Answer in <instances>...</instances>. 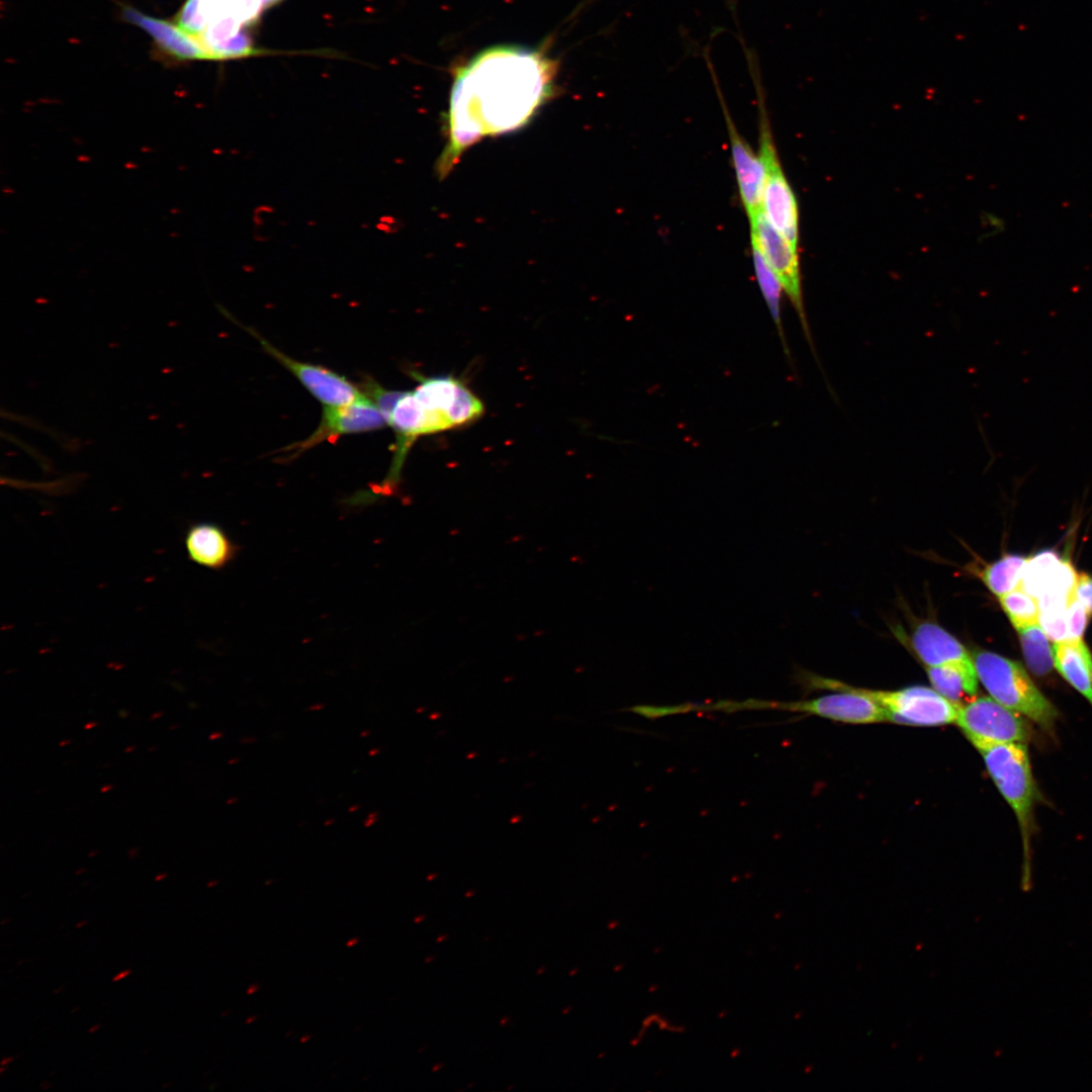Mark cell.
<instances>
[{"label": "cell", "instance_id": "10", "mask_svg": "<svg viewBox=\"0 0 1092 1092\" xmlns=\"http://www.w3.org/2000/svg\"><path fill=\"white\" fill-rule=\"evenodd\" d=\"M709 52V48H705L703 56L713 78L724 112L739 196L747 217L750 219L762 210L764 169L759 155L754 154L747 142L741 136L729 114Z\"/></svg>", "mask_w": 1092, "mask_h": 1092}, {"label": "cell", "instance_id": "16", "mask_svg": "<svg viewBox=\"0 0 1092 1092\" xmlns=\"http://www.w3.org/2000/svg\"><path fill=\"white\" fill-rule=\"evenodd\" d=\"M929 681L938 694L961 707L978 691L977 672L956 666H925Z\"/></svg>", "mask_w": 1092, "mask_h": 1092}, {"label": "cell", "instance_id": "34", "mask_svg": "<svg viewBox=\"0 0 1092 1092\" xmlns=\"http://www.w3.org/2000/svg\"><path fill=\"white\" fill-rule=\"evenodd\" d=\"M99 1027H100V1025H99V1024H97V1025H94V1026H92V1028H90V1029H89L88 1031H89L90 1033H92V1032H94L95 1030H97V1029H98Z\"/></svg>", "mask_w": 1092, "mask_h": 1092}, {"label": "cell", "instance_id": "35", "mask_svg": "<svg viewBox=\"0 0 1092 1092\" xmlns=\"http://www.w3.org/2000/svg\"><path fill=\"white\" fill-rule=\"evenodd\" d=\"M162 714H163V713H161V712H158L157 714H153V715L151 716V719H156V718H158V717L162 716Z\"/></svg>", "mask_w": 1092, "mask_h": 1092}, {"label": "cell", "instance_id": "11", "mask_svg": "<svg viewBox=\"0 0 1092 1092\" xmlns=\"http://www.w3.org/2000/svg\"><path fill=\"white\" fill-rule=\"evenodd\" d=\"M244 328L259 341L269 355L290 371L309 393L325 406L349 404L364 395L354 383L342 375L321 365L290 358L253 329Z\"/></svg>", "mask_w": 1092, "mask_h": 1092}, {"label": "cell", "instance_id": "24", "mask_svg": "<svg viewBox=\"0 0 1092 1092\" xmlns=\"http://www.w3.org/2000/svg\"><path fill=\"white\" fill-rule=\"evenodd\" d=\"M1089 614L1075 599L1067 607L1068 640L1082 639L1088 623Z\"/></svg>", "mask_w": 1092, "mask_h": 1092}, {"label": "cell", "instance_id": "1", "mask_svg": "<svg viewBox=\"0 0 1092 1092\" xmlns=\"http://www.w3.org/2000/svg\"><path fill=\"white\" fill-rule=\"evenodd\" d=\"M551 78L552 65L536 52L497 48L474 58L452 87L439 175L481 139L525 125L548 97Z\"/></svg>", "mask_w": 1092, "mask_h": 1092}, {"label": "cell", "instance_id": "26", "mask_svg": "<svg viewBox=\"0 0 1092 1092\" xmlns=\"http://www.w3.org/2000/svg\"><path fill=\"white\" fill-rule=\"evenodd\" d=\"M1074 599L1085 608L1089 616H1092V576L1086 573L1078 575Z\"/></svg>", "mask_w": 1092, "mask_h": 1092}, {"label": "cell", "instance_id": "5", "mask_svg": "<svg viewBox=\"0 0 1092 1092\" xmlns=\"http://www.w3.org/2000/svg\"><path fill=\"white\" fill-rule=\"evenodd\" d=\"M807 687L814 689H848L864 695L879 704L889 722L911 726H940L954 723L959 706L926 687H909L896 691L856 688L836 679L806 674Z\"/></svg>", "mask_w": 1092, "mask_h": 1092}, {"label": "cell", "instance_id": "33", "mask_svg": "<svg viewBox=\"0 0 1092 1092\" xmlns=\"http://www.w3.org/2000/svg\"><path fill=\"white\" fill-rule=\"evenodd\" d=\"M166 876H167V874H166V873H164L163 875H159V876H157V877L155 878V880H156V881H160V880H163V879H165V878H166Z\"/></svg>", "mask_w": 1092, "mask_h": 1092}, {"label": "cell", "instance_id": "27", "mask_svg": "<svg viewBox=\"0 0 1092 1092\" xmlns=\"http://www.w3.org/2000/svg\"><path fill=\"white\" fill-rule=\"evenodd\" d=\"M129 974H130V970H124V971H121L120 973H118L117 975H115V976H114V977L112 978V980H113L114 982H115V981H119V980H121V979L125 978V977H126L127 975H129Z\"/></svg>", "mask_w": 1092, "mask_h": 1092}, {"label": "cell", "instance_id": "29", "mask_svg": "<svg viewBox=\"0 0 1092 1092\" xmlns=\"http://www.w3.org/2000/svg\"><path fill=\"white\" fill-rule=\"evenodd\" d=\"M258 989H259V986H258V985H252V986H250V988L248 989L247 993H248L249 995H250V994H253V993H254V992H255L256 990H258Z\"/></svg>", "mask_w": 1092, "mask_h": 1092}, {"label": "cell", "instance_id": "17", "mask_svg": "<svg viewBox=\"0 0 1092 1092\" xmlns=\"http://www.w3.org/2000/svg\"><path fill=\"white\" fill-rule=\"evenodd\" d=\"M750 245L753 268L758 286L777 327L785 353L787 357L790 358V351L781 320V293L783 287L776 273L766 262L759 247L751 240Z\"/></svg>", "mask_w": 1092, "mask_h": 1092}, {"label": "cell", "instance_id": "9", "mask_svg": "<svg viewBox=\"0 0 1092 1092\" xmlns=\"http://www.w3.org/2000/svg\"><path fill=\"white\" fill-rule=\"evenodd\" d=\"M387 425L377 405L365 394L355 401L340 406H325L317 428L306 439L287 446L283 452L291 456L325 442H333L341 436L377 431Z\"/></svg>", "mask_w": 1092, "mask_h": 1092}, {"label": "cell", "instance_id": "38", "mask_svg": "<svg viewBox=\"0 0 1092 1092\" xmlns=\"http://www.w3.org/2000/svg\"><path fill=\"white\" fill-rule=\"evenodd\" d=\"M12 1059L13 1058L4 1059V1061H2V1066H4L6 1063L11 1062Z\"/></svg>", "mask_w": 1092, "mask_h": 1092}, {"label": "cell", "instance_id": "37", "mask_svg": "<svg viewBox=\"0 0 1092 1092\" xmlns=\"http://www.w3.org/2000/svg\"><path fill=\"white\" fill-rule=\"evenodd\" d=\"M70 742H71L70 740H63L62 742H60V746L67 745Z\"/></svg>", "mask_w": 1092, "mask_h": 1092}, {"label": "cell", "instance_id": "19", "mask_svg": "<svg viewBox=\"0 0 1092 1092\" xmlns=\"http://www.w3.org/2000/svg\"><path fill=\"white\" fill-rule=\"evenodd\" d=\"M1028 668L1036 675H1045L1054 664V650L1039 623L1016 629Z\"/></svg>", "mask_w": 1092, "mask_h": 1092}, {"label": "cell", "instance_id": "36", "mask_svg": "<svg viewBox=\"0 0 1092 1092\" xmlns=\"http://www.w3.org/2000/svg\"><path fill=\"white\" fill-rule=\"evenodd\" d=\"M134 748H135V746H128V747H126V748H125V750H124V751H125V752H130V751H132V750H133Z\"/></svg>", "mask_w": 1092, "mask_h": 1092}, {"label": "cell", "instance_id": "20", "mask_svg": "<svg viewBox=\"0 0 1092 1092\" xmlns=\"http://www.w3.org/2000/svg\"><path fill=\"white\" fill-rule=\"evenodd\" d=\"M1021 555L1008 554L988 564L981 572L986 586L998 598L1019 585L1021 569L1026 561Z\"/></svg>", "mask_w": 1092, "mask_h": 1092}, {"label": "cell", "instance_id": "8", "mask_svg": "<svg viewBox=\"0 0 1092 1092\" xmlns=\"http://www.w3.org/2000/svg\"><path fill=\"white\" fill-rule=\"evenodd\" d=\"M750 240L760 249L766 262L779 278L783 289L794 306L806 340L816 357L809 324L806 317L798 251L766 219L763 209L748 219Z\"/></svg>", "mask_w": 1092, "mask_h": 1092}, {"label": "cell", "instance_id": "3", "mask_svg": "<svg viewBox=\"0 0 1092 1092\" xmlns=\"http://www.w3.org/2000/svg\"><path fill=\"white\" fill-rule=\"evenodd\" d=\"M759 109V157L764 169L762 209L769 223L797 249L799 209L795 194L781 166L765 108L758 58L747 60Z\"/></svg>", "mask_w": 1092, "mask_h": 1092}, {"label": "cell", "instance_id": "12", "mask_svg": "<svg viewBox=\"0 0 1092 1092\" xmlns=\"http://www.w3.org/2000/svg\"><path fill=\"white\" fill-rule=\"evenodd\" d=\"M910 640L916 655L925 666H956L976 672L972 654L954 636L936 623H919Z\"/></svg>", "mask_w": 1092, "mask_h": 1092}, {"label": "cell", "instance_id": "4", "mask_svg": "<svg viewBox=\"0 0 1092 1092\" xmlns=\"http://www.w3.org/2000/svg\"><path fill=\"white\" fill-rule=\"evenodd\" d=\"M977 749L989 776L1017 818L1024 856L1028 859L1036 787L1026 745L1018 742L994 743Z\"/></svg>", "mask_w": 1092, "mask_h": 1092}, {"label": "cell", "instance_id": "6", "mask_svg": "<svg viewBox=\"0 0 1092 1092\" xmlns=\"http://www.w3.org/2000/svg\"><path fill=\"white\" fill-rule=\"evenodd\" d=\"M835 691L838 693L795 702H770L754 699L743 702L721 701L713 704V709L724 712H735L744 709H777L806 713L853 724L888 721L884 708L869 697L848 689H837Z\"/></svg>", "mask_w": 1092, "mask_h": 1092}, {"label": "cell", "instance_id": "18", "mask_svg": "<svg viewBox=\"0 0 1092 1092\" xmlns=\"http://www.w3.org/2000/svg\"><path fill=\"white\" fill-rule=\"evenodd\" d=\"M1061 556L1053 550H1044L1027 558L1020 573L1018 587L1038 599L1050 586Z\"/></svg>", "mask_w": 1092, "mask_h": 1092}, {"label": "cell", "instance_id": "22", "mask_svg": "<svg viewBox=\"0 0 1092 1092\" xmlns=\"http://www.w3.org/2000/svg\"><path fill=\"white\" fill-rule=\"evenodd\" d=\"M1003 611L1015 629L1038 623L1037 600L1016 587L999 598Z\"/></svg>", "mask_w": 1092, "mask_h": 1092}, {"label": "cell", "instance_id": "25", "mask_svg": "<svg viewBox=\"0 0 1092 1092\" xmlns=\"http://www.w3.org/2000/svg\"><path fill=\"white\" fill-rule=\"evenodd\" d=\"M228 2L233 12L244 25H249L255 21L263 10L261 0H228Z\"/></svg>", "mask_w": 1092, "mask_h": 1092}, {"label": "cell", "instance_id": "15", "mask_svg": "<svg viewBox=\"0 0 1092 1092\" xmlns=\"http://www.w3.org/2000/svg\"><path fill=\"white\" fill-rule=\"evenodd\" d=\"M1053 650L1057 670L1092 705V655L1085 642H1055Z\"/></svg>", "mask_w": 1092, "mask_h": 1092}, {"label": "cell", "instance_id": "2", "mask_svg": "<svg viewBox=\"0 0 1092 1092\" xmlns=\"http://www.w3.org/2000/svg\"><path fill=\"white\" fill-rule=\"evenodd\" d=\"M978 679L992 699L1049 729L1058 712L1016 661L997 653L976 650L972 654Z\"/></svg>", "mask_w": 1092, "mask_h": 1092}, {"label": "cell", "instance_id": "7", "mask_svg": "<svg viewBox=\"0 0 1092 1092\" xmlns=\"http://www.w3.org/2000/svg\"><path fill=\"white\" fill-rule=\"evenodd\" d=\"M956 723L972 744L979 748L994 743H1025L1029 724L1023 716L988 697H974L958 711Z\"/></svg>", "mask_w": 1092, "mask_h": 1092}, {"label": "cell", "instance_id": "30", "mask_svg": "<svg viewBox=\"0 0 1092 1092\" xmlns=\"http://www.w3.org/2000/svg\"><path fill=\"white\" fill-rule=\"evenodd\" d=\"M96 725H97V723H96V722H89V723H87V724L85 725V729H87V730H88V729H91V728L95 727Z\"/></svg>", "mask_w": 1092, "mask_h": 1092}, {"label": "cell", "instance_id": "32", "mask_svg": "<svg viewBox=\"0 0 1092 1092\" xmlns=\"http://www.w3.org/2000/svg\"><path fill=\"white\" fill-rule=\"evenodd\" d=\"M357 942H358V938L357 937L353 938L352 940L347 942V946H352V944L357 943Z\"/></svg>", "mask_w": 1092, "mask_h": 1092}, {"label": "cell", "instance_id": "31", "mask_svg": "<svg viewBox=\"0 0 1092 1092\" xmlns=\"http://www.w3.org/2000/svg\"><path fill=\"white\" fill-rule=\"evenodd\" d=\"M111 789H112V786H111V785H108V786H104V787H102V788H101V792H102V793H104V792L106 793L107 791H109V790H111Z\"/></svg>", "mask_w": 1092, "mask_h": 1092}, {"label": "cell", "instance_id": "14", "mask_svg": "<svg viewBox=\"0 0 1092 1092\" xmlns=\"http://www.w3.org/2000/svg\"><path fill=\"white\" fill-rule=\"evenodd\" d=\"M122 18L146 31L170 57L178 60H210L200 42L178 24L152 17L132 7L122 9Z\"/></svg>", "mask_w": 1092, "mask_h": 1092}, {"label": "cell", "instance_id": "40", "mask_svg": "<svg viewBox=\"0 0 1092 1092\" xmlns=\"http://www.w3.org/2000/svg\"><path fill=\"white\" fill-rule=\"evenodd\" d=\"M256 1018H257L256 1016L250 1017V1018H248V1020L246 1022L250 1023V1022L254 1021Z\"/></svg>", "mask_w": 1092, "mask_h": 1092}, {"label": "cell", "instance_id": "28", "mask_svg": "<svg viewBox=\"0 0 1092 1092\" xmlns=\"http://www.w3.org/2000/svg\"><path fill=\"white\" fill-rule=\"evenodd\" d=\"M261 1H262L263 9H265V8H268V7L276 4L277 2H279L281 0H261Z\"/></svg>", "mask_w": 1092, "mask_h": 1092}, {"label": "cell", "instance_id": "13", "mask_svg": "<svg viewBox=\"0 0 1092 1092\" xmlns=\"http://www.w3.org/2000/svg\"><path fill=\"white\" fill-rule=\"evenodd\" d=\"M184 545L189 560L211 570L226 567L239 552L238 545L223 528L212 522H199L188 527Z\"/></svg>", "mask_w": 1092, "mask_h": 1092}, {"label": "cell", "instance_id": "21", "mask_svg": "<svg viewBox=\"0 0 1092 1092\" xmlns=\"http://www.w3.org/2000/svg\"><path fill=\"white\" fill-rule=\"evenodd\" d=\"M228 0H186L178 12L176 22L196 39L203 33L208 22L228 6Z\"/></svg>", "mask_w": 1092, "mask_h": 1092}, {"label": "cell", "instance_id": "23", "mask_svg": "<svg viewBox=\"0 0 1092 1092\" xmlns=\"http://www.w3.org/2000/svg\"><path fill=\"white\" fill-rule=\"evenodd\" d=\"M1038 623L1049 639L1055 642L1068 640L1067 610L1039 611Z\"/></svg>", "mask_w": 1092, "mask_h": 1092}, {"label": "cell", "instance_id": "39", "mask_svg": "<svg viewBox=\"0 0 1092 1092\" xmlns=\"http://www.w3.org/2000/svg\"><path fill=\"white\" fill-rule=\"evenodd\" d=\"M85 923H86V921H81L76 925V927L79 928V927L83 926Z\"/></svg>", "mask_w": 1092, "mask_h": 1092}]
</instances>
